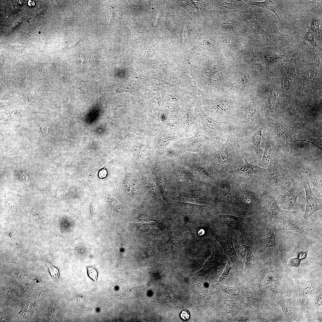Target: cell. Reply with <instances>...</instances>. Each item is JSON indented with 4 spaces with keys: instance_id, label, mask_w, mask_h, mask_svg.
<instances>
[{
    "instance_id": "cell-20",
    "label": "cell",
    "mask_w": 322,
    "mask_h": 322,
    "mask_svg": "<svg viewBox=\"0 0 322 322\" xmlns=\"http://www.w3.org/2000/svg\"><path fill=\"white\" fill-rule=\"evenodd\" d=\"M313 186L314 190L322 196V174L320 172L308 168H303Z\"/></svg>"
},
{
    "instance_id": "cell-28",
    "label": "cell",
    "mask_w": 322,
    "mask_h": 322,
    "mask_svg": "<svg viewBox=\"0 0 322 322\" xmlns=\"http://www.w3.org/2000/svg\"><path fill=\"white\" fill-rule=\"evenodd\" d=\"M242 191L243 196H245L244 197L245 199H244L246 203H250L251 201H256L260 198L258 195L253 193L251 191L247 190L244 187H242Z\"/></svg>"
},
{
    "instance_id": "cell-40",
    "label": "cell",
    "mask_w": 322,
    "mask_h": 322,
    "mask_svg": "<svg viewBox=\"0 0 322 322\" xmlns=\"http://www.w3.org/2000/svg\"><path fill=\"white\" fill-rule=\"evenodd\" d=\"M39 32V33H41V32Z\"/></svg>"
},
{
    "instance_id": "cell-32",
    "label": "cell",
    "mask_w": 322,
    "mask_h": 322,
    "mask_svg": "<svg viewBox=\"0 0 322 322\" xmlns=\"http://www.w3.org/2000/svg\"><path fill=\"white\" fill-rule=\"evenodd\" d=\"M302 260V258L298 256V258H292L291 259L287 264V266L290 267H296L299 271L300 270V265Z\"/></svg>"
},
{
    "instance_id": "cell-2",
    "label": "cell",
    "mask_w": 322,
    "mask_h": 322,
    "mask_svg": "<svg viewBox=\"0 0 322 322\" xmlns=\"http://www.w3.org/2000/svg\"><path fill=\"white\" fill-rule=\"evenodd\" d=\"M265 127L261 126L247 135L238 139L237 146L241 155L246 159L259 162L263 153L261 147L264 139L263 131Z\"/></svg>"
},
{
    "instance_id": "cell-9",
    "label": "cell",
    "mask_w": 322,
    "mask_h": 322,
    "mask_svg": "<svg viewBox=\"0 0 322 322\" xmlns=\"http://www.w3.org/2000/svg\"><path fill=\"white\" fill-rule=\"evenodd\" d=\"M295 212L282 211L276 216L280 227L287 233H302L304 226L298 221V216Z\"/></svg>"
},
{
    "instance_id": "cell-7",
    "label": "cell",
    "mask_w": 322,
    "mask_h": 322,
    "mask_svg": "<svg viewBox=\"0 0 322 322\" xmlns=\"http://www.w3.org/2000/svg\"><path fill=\"white\" fill-rule=\"evenodd\" d=\"M302 193L298 182H295L288 191L276 196L279 206L281 209L286 210H298L297 199Z\"/></svg>"
},
{
    "instance_id": "cell-16",
    "label": "cell",
    "mask_w": 322,
    "mask_h": 322,
    "mask_svg": "<svg viewBox=\"0 0 322 322\" xmlns=\"http://www.w3.org/2000/svg\"><path fill=\"white\" fill-rule=\"evenodd\" d=\"M270 95L266 105V122L272 119H278L282 113L281 106L276 90H273Z\"/></svg>"
},
{
    "instance_id": "cell-33",
    "label": "cell",
    "mask_w": 322,
    "mask_h": 322,
    "mask_svg": "<svg viewBox=\"0 0 322 322\" xmlns=\"http://www.w3.org/2000/svg\"><path fill=\"white\" fill-rule=\"evenodd\" d=\"M232 269L230 264V260L228 259L227 264L223 271L222 274L219 279V282L222 281L228 276L230 271Z\"/></svg>"
},
{
    "instance_id": "cell-8",
    "label": "cell",
    "mask_w": 322,
    "mask_h": 322,
    "mask_svg": "<svg viewBox=\"0 0 322 322\" xmlns=\"http://www.w3.org/2000/svg\"><path fill=\"white\" fill-rule=\"evenodd\" d=\"M295 63L288 61L282 67V89L286 95L290 96L297 84L298 78L295 72Z\"/></svg>"
},
{
    "instance_id": "cell-22",
    "label": "cell",
    "mask_w": 322,
    "mask_h": 322,
    "mask_svg": "<svg viewBox=\"0 0 322 322\" xmlns=\"http://www.w3.org/2000/svg\"><path fill=\"white\" fill-rule=\"evenodd\" d=\"M264 237V244L265 249L268 250H273L276 244L275 233L268 226L265 227Z\"/></svg>"
},
{
    "instance_id": "cell-12",
    "label": "cell",
    "mask_w": 322,
    "mask_h": 322,
    "mask_svg": "<svg viewBox=\"0 0 322 322\" xmlns=\"http://www.w3.org/2000/svg\"><path fill=\"white\" fill-rule=\"evenodd\" d=\"M235 241L236 249L245 264V269H248L251 267L254 259L251 244L242 235H240Z\"/></svg>"
},
{
    "instance_id": "cell-31",
    "label": "cell",
    "mask_w": 322,
    "mask_h": 322,
    "mask_svg": "<svg viewBox=\"0 0 322 322\" xmlns=\"http://www.w3.org/2000/svg\"><path fill=\"white\" fill-rule=\"evenodd\" d=\"M321 20L320 18H312L310 25L308 27V30L312 31L315 35L319 34L321 31L319 26Z\"/></svg>"
},
{
    "instance_id": "cell-23",
    "label": "cell",
    "mask_w": 322,
    "mask_h": 322,
    "mask_svg": "<svg viewBox=\"0 0 322 322\" xmlns=\"http://www.w3.org/2000/svg\"><path fill=\"white\" fill-rule=\"evenodd\" d=\"M306 54L309 65L321 67L319 54L315 48L310 46L308 47L306 50Z\"/></svg>"
},
{
    "instance_id": "cell-34",
    "label": "cell",
    "mask_w": 322,
    "mask_h": 322,
    "mask_svg": "<svg viewBox=\"0 0 322 322\" xmlns=\"http://www.w3.org/2000/svg\"><path fill=\"white\" fill-rule=\"evenodd\" d=\"M87 273L89 277L94 281H96L98 273L97 271L93 267L89 266L87 267Z\"/></svg>"
},
{
    "instance_id": "cell-14",
    "label": "cell",
    "mask_w": 322,
    "mask_h": 322,
    "mask_svg": "<svg viewBox=\"0 0 322 322\" xmlns=\"http://www.w3.org/2000/svg\"><path fill=\"white\" fill-rule=\"evenodd\" d=\"M241 156L244 160L245 163L243 165H239L237 168L231 171L232 173L237 174V175L244 178L249 179L262 174H266L271 171L257 165H252L248 162L243 155H241Z\"/></svg>"
},
{
    "instance_id": "cell-38",
    "label": "cell",
    "mask_w": 322,
    "mask_h": 322,
    "mask_svg": "<svg viewBox=\"0 0 322 322\" xmlns=\"http://www.w3.org/2000/svg\"><path fill=\"white\" fill-rule=\"evenodd\" d=\"M107 174V171L105 169L102 170L100 171V174H101L100 176L102 177H105L106 176Z\"/></svg>"
},
{
    "instance_id": "cell-29",
    "label": "cell",
    "mask_w": 322,
    "mask_h": 322,
    "mask_svg": "<svg viewBox=\"0 0 322 322\" xmlns=\"http://www.w3.org/2000/svg\"><path fill=\"white\" fill-rule=\"evenodd\" d=\"M298 141H303L310 143L315 146L321 151L322 150V139L321 138H315L309 136L305 137L301 139L295 141V142Z\"/></svg>"
},
{
    "instance_id": "cell-18",
    "label": "cell",
    "mask_w": 322,
    "mask_h": 322,
    "mask_svg": "<svg viewBox=\"0 0 322 322\" xmlns=\"http://www.w3.org/2000/svg\"><path fill=\"white\" fill-rule=\"evenodd\" d=\"M219 218L222 225L230 230H236L241 232L242 231L243 223L241 218L228 215H219Z\"/></svg>"
},
{
    "instance_id": "cell-15",
    "label": "cell",
    "mask_w": 322,
    "mask_h": 322,
    "mask_svg": "<svg viewBox=\"0 0 322 322\" xmlns=\"http://www.w3.org/2000/svg\"><path fill=\"white\" fill-rule=\"evenodd\" d=\"M213 236L221 245L224 252L229 256L233 264H234L237 263L239 258L234 247L232 235L226 233L220 235L214 234Z\"/></svg>"
},
{
    "instance_id": "cell-1",
    "label": "cell",
    "mask_w": 322,
    "mask_h": 322,
    "mask_svg": "<svg viewBox=\"0 0 322 322\" xmlns=\"http://www.w3.org/2000/svg\"><path fill=\"white\" fill-rule=\"evenodd\" d=\"M199 113L204 132L210 141L214 150L219 148L226 141L230 125L227 122H220L209 116L199 108Z\"/></svg>"
},
{
    "instance_id": "cell-6",
    "label": "cell",
    "mask_w": 322,
    "mask_h": 322,
    "mask_svg": "<svg viewBox=\"0 0 322 322\" xmlns=\"http://www.w3.org/2000/svg\"><path fill=\"white\" fill-rule=\"evenodd\" d=\"M264 129L265 147L258 165L261 168L272 171H276L281 167L279 163L278 149L271 136L267 130Z\"/></svg>"
},
{
    "instance_id": "cell-4",
    "label": "cell",
    "mask_w": 322,
    "mask_h": 322,
    "mask_svg": "<svg viewBox=\"0 0 322 322\" xmlns=\"http://www.w3.org/2000/svg\"><path fill=\"white\" fill-rule=\"evenodd\" d=\"M238 138L230 126L229 134L225 142L216 151L219 165L224 169L231 168L239 164L240 153L237 146Z\"/></svg>"
},
{
    "instance_id": "cell-21",
    "label": "cell",
    "mask_w": 322,
    "mask_h": 322,
    "mask_svg": "<svg viewBox=\"0 0 322 322\" xmlns=\"http://www.w3.org/2000/svg\"><path fill=\"white\" fill-rule=\"evenodd\" d=\"M276 196L273 194L270 195L266 204L265 213L268 219L271 220L283 211L278 205Z\"/></svg>"
},
{
    "instance_id": "cell-27",
    "label": "cell",
    "mask_w": 322,
    "mask_h": 322,
    "mask_svg": "<svg viewBox=\"0 0 322 322\" xmlns=\"http://www.w3.org/2000/svg\"><path fill=\"white\" fill-rule=\"evenodd\" d=\"M221 285L223 290L233 297L237 298L239 297V298L240 297H242L243 295L242 291L238 287Z\"/></svg>"
},
{
    "instance_id": "cell-11",
    "label": "cell",
    "mask_w": 322,
    "mask_h": 322,
    "mask_svg": "<svg viewBox=\"0 0 322 322\" xmlns=\"http://www.w3.org/2000/svg\"><path fill=\"white\" fill-rule=\"evenodd\" d=\"M266 182V187L269 190L275 191L286 185L290 182L288 171L281 167L278 170L272 171Z\"/></svg>"
},
{
    "instance_id": "cell-10",
    "label": "cell",
    "mask_w": 322,
    "mask_h": 322,
    "mask_svg": "<svg viewBox=\"0 0 322 322\" xmlns=\"http://www.w3.org/2000/svg\"><path fill=\"white\" fill-rule=\"evenodd\" d=\"M302 185L304 188L306 196V206L304 218L307 220L315 212L322 209V202L313 193L309 181H304Z\"/></svg>"
},
{
    "instance_id": "cell-36",
    "label": "cell",
    "mask_w": 322,
    "mask_h": 322,
    "mask_svg": "<svg viewBox=\"0 0 322 322\" xmlns=\"http://www.w3.org/2000/svg\"><path fill=\"white\" fill-rule=\"evenodd\" d=\"M180 316L181 318L184 320H188L190 317L189 313L187 310H183L180 314Z\"/></svg>"
},
{
    "instance_id": "cell-13",
    "label": "cell",
    "mask_w": 322,
    "mask_h": 322,
    "mask_svg": "<svg viewBox=\"0 0 322 322\" xmlns=\"http://www.w3.org/2000/svg\"><path fill=\"white\" fill-rule=\"evenodd\" d=\"M266 34L267 43L276 48L285 47L290 41V39L288 35L280 32L275 24L272 23L270 25Z\"/></svg>"
},
{
    "instance_id": "cell-19",
    "label": "cell",
    "mask_w": 322,
    "mask_h": 322,
    "mask_svg": "<svg viewBox=\"0 0 322 322\" xmlns=\"http://www.w3.org/2000/svg\"><path fill=\"white\" fill-rule=\"evenodd\" d=\"M295 280L298 287L300 303L302 306L308 296L313 290L314 285L310 281L303 279Z\"/></svg>"
},
{
    "instance_id": "cell-30",
    "label": "cell",
    "mask_w": 322,
    "mask_h": 322,
    "mask_svg": "<svg viewBox=\"0 0 322 322\" xmlns=\"http://www.w3.org/2000/svg\"><path fill=\"white\" fill-rule=\"evenodd\" d=\"M315 35L313 32L309 30L304 35V40L309 44L310 47L314 48L317 45V42L315 40Z\"/></svg>"
},
{
    "instance_id": "cell-24",
    "label": "cell",
    "mask_w": 322,
    "mask_h": 322,
    "mask_svg": "<svg viewBox=\"0 0 322 322\" xmlns=\"http://www.w3.org/2000/svg\"><path fill=\"white\" fill-rule=\"evenodd\" d=\"M290 298L287 295L282 297L280 301L279 304L285 315L290 317L292 313V306Z\"/></svg>"
},
{
    "instance_id": "cell-3",
    "label": "cell",
    "mask_w": 322,
    "mask_h": 322,
    "mask_svg": "<svg viewBox=\"0 0 322 322\" xmlns=\"http://www.w3.org/2000/svg\"><path fill=\"white\" fill-rule=\"evenodd\" d=\"M264 129L273 139L277 148L285 154L290 153L295 142L285 121L279 119L268 120L266 122Z\"/></svg>"
},
{
    "instance_id": "cell-17",
    "label": "cell",
    "mask_w": 322,
    "mask_h": 322,
    "mask_svg": "<svg viewBox=\"0 0 322 322\" xmlns=\"http://www.w3.org/2000/svg\"><path fill=\"white\" fill-rule=\"evenodd\" d=\"M247 2L250 5L257 6L271 10L275 15L281 25L284 26L281 17V1L266 0L263 2L248 1Z\"/></svg>"
},
{
    "instance_id": "cell-35",
    "label": "cell",
    "mask_w": 322,
    "mask_h": 322,
    "mask_svg": "<svg viewBox=\"0 0 322 322\" xmlns=\"http://www.w3.org/2000/svg\"><path fill=\"white\" fill-rule=\"evenodd\" d=\"M49 270L52 277L54 278H58L59 276V272L58 269L54 266L48 263Z\"/></svg>"
},
{
    "instance_id": "cell-26",
    "label": "cell",
    "mask_w": 322,
    "mask_h": 322,
    "mask_svg": "<svg viewBox=\"0 0 322 322\" xmlns=\"http://www.w3.org/2000/svg\"><path fill=\"white\" fill-rule=\"evenodd\" d=\"M287 56L284 54L279 55H275L267 58L268 65L272 67H275L278 65L283 64L286 61Z\"/></svg>"
},
{
    "instance_id": "cell-25",
    "label": "cell",
    "mask_w": 322,
    "mask_h": 322,
    "mask_svg": "<svg viewBox=\"0 0 322 322\" xmlns=\"http://www.w3.org/2000/svg\"><path fill=\"white\" fill-rule=\"evenodd\" d=\"M317 73L315 69H309L306 70L304 72L303 76L304 84L308 86L312 85Z\"/></svg>"
},
{
    "instance_id": "cell-37",
    "label": "cell",
    "mask_w": 322,
    "mask_h": 322,
    "mask_svg": "<svg viewBox=\"0 0 322 322\" xmlns=\"http://www.w3.org/2000/svg\"><path fill=\"white\" fill-rule=\"evenodd\" d=\"M322 293H320L318 295L316 301V305L318 306H320L322 305Z\"/></svg>"
},
{
    "instance_id": "cell-39",
    "label": "cell",
    "mask_w": 322,
    "mask_h": 322,
    "mask_svg": "<svg viewBox=\"0 0 322 322\" xmlns=\"http://www.w3.org/2000/svg\"><path fill=\"white\" fill-rule=\"evenodd\" d=\"M80 62L81 63L82 65H83V57L81 55H80Z\"/></svg>"
},
{
    "instance_id": "cell-5",
    "label": "cell",
    "mask_w": 322,
    "mask_h": 322,
    "mask_svg": "<svg viewBox=\"0 0 322 322\" xmlns=\"http://www.w3.org/2000/svg\"><path fill=\"white\" fill-rule=\"evenodd\" d=\"M212 253L197 275L205 277L209 281L216 280L218 277V270L225 264L226 257L219 247L213 241L211 242Z\"/></svg>"
}]
</instances>
